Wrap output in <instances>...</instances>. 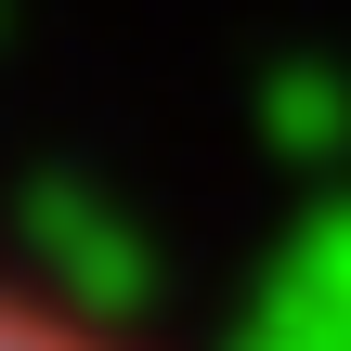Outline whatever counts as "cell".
Listing matches in <instances>:
<instances>
[{"label": "cell", "mask_w": 351, "mask_h": 351, "mask_svg": "<svg viewBox=\"0 0 351 351\" xmlns=\"http://www.w3.org/2000/svg\"><path fill=\"white\" fill-rule=\"evenodd\" d=\"M0 351H117V339H91L78 313H52L39 287H0Z\"/></svg>", "instance_id": "6da1fadb"}]
</instances>
